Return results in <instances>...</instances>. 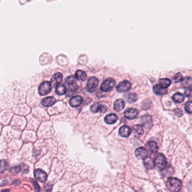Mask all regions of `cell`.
Instances as JSON below:
<instances>
[{"mask_svg":"<svg viewBox=\"0 0 192 192\" xmlns=\"http://www.w3.org/2000/svg\"><path fill=\"white\" fill-rule=\"evenodd\" d=\"M66 91V87L63 84H60L59 85H58L56 87V94L58 95H62L65 94Z\"/></svg>","mask_w":192,"mask_h":192,"instance_id":"cell-25","label":"cell"},{"mask_svg":"<svg viewBox=\"0 0 192 192\" xmlns=\"http://www.w3.org/2000/svg\"><path fill=\"white\" fill-rule=\"evenodd\" d=\"M35 179L41 182H44L47 179V175L45 171L41 169H37L34 172Z\"/></svg>","mask_w":192,"mask_h":192,"instance_id":"cell-8","label":"cell"},{"mask_svg":"<svg viewBox=\"0 0 192 192\" xmlns=\"http://www.w3.org/2000/svg\"><path fill=\"white\" fill-rule=\"evenodd\" d=\"M135 153L137 158L140 160H144L145 158H147L148 156V152L147 149L143 147L137 148L136 149Z\"/></svg>","mask_w":192,"mask_h":192,"instance_id":"cell-12","label":"cell"},{"mask_svg":"<svg viewBox=\"0 0 192 192\" xmlns=\"http://www.w3.org/2000/svg\"><path fill=\"white\" fill-rule=\"evenodd\" d=\"M32 182L33 183V185H34V187H35V191H37V192L40 191V188L39 187V185H38V184H37V182H35L34 180H32Z\"/></svg>","mask_w":192,"mask_h":192,"instance_id":"cell-35","label":"cell"},{"mask_svg":"<svg viewBox=\"0 0 192 192\" xmlns=\"http://www.w3.org/2000/svg\"><path fill=\"white\" fill-rule=\"evenodd\" d=\"M168 190L171 192H178L182 187L181 181L176 178H170L166 183Z\"/></svg>","mask_w":192,"mask_h":192,"instance_id":"cell-1","label":"cell"},{"mask_svg":"<svg viewBox=\"0 0 192 192\" xmlns=\"http://www.w3.org/2000/svg\"><path fill=\"white\" fill-rule=\"evenodd\" d=\"M99 80L96 77H92L89 79L86 85V90L90 93H92L96 90L97 87L98 86Z\"/></svg>","mask_w":192,"mask_h":192,"instance_id":"cell-3","label":"cell"},{"mask_svg":"<svg viewBox=\"0 0 192 192\" xmlns=\"http://www.w3.org/2000/svg\"><path fill=\"white\" fill-rule=\"evenodd\" d=\"M132 131L134 136L137 137H141L144 132L143 128L142 125H136L134 126L132 128Z\"/></svg>","mask_w":192,"mask_h":192,"instance_id":"cell-19","label":"cell"},{"mask_svg":"<svg viewBox=\"0 0 192 192\" xmlns=\"http://www.w3.org/2000/svg\"><path fill=\"white\" fill-rule=\"evenodd\" d=\"M172 81L175 83H179L182 81V75L180 73H177L175 74L172 77Z\"/></svg>","mask_w":192,"mask_h":192,"instance_id":"cell-29","label":"cell"},{"mask_svg":"<svg viewBox=\"0 0 192 192\" xmlns=\"http://www.w3.org/2000/svg\"><path fill=\"white\" fill-rule=\"evenodd\" d=\"M181 85L183 88L188 89L192 86V78L190 77H185L184 80L182 81Z\"/></svg>","mask_w":192,"mask_h":192,"instance_id":"cell-23","label":"cell"},{"mask_svg":"<svg viewBox=\"0 0 192 192\" xmlns=\"http://www.w3.org/2000/svg\"><path fill=\"white\" fill-rule=\"evenodd\" d=\"M154 166L156 169L160 171H163L167 165L166 158L165 157V156L161 153H159L157 154L156 157L154 158Z\"/></svg>","mask_w":192,"mask_h":192,"instance_id":"cell-2","label":"cell"},{"mask_svg":"<svg viewBox=\"0 0 192 192\" xmlns=\"http://www.w3.org/2000/svg\"><path fill=\"white\" fill-rule=\"evenodd\" d=\"M147 147L152 153H156L158 149L157 143L154 141L148 142L147 143Z\"/></svg>","mask_w":192,"mask_h":192,"instance_id":"cell-22","label":"cell"},{"mask_svg":"<svg viewBox=\"0 0 192 192\" xmlns=\"http://www.w3.org/2000/svg\"><path fill=\"white\" fill-rule=\"evenodd\" d=\"M131 133V128L127 126H123L119 130V134L123 137H129Z\"/></svg>","mask_w":192,"mask_h":192,"instance_id":"cell-15","label":"cell"},{"mask_svg":"<svg viewBox=\"0 0 192 192\" xmlns=\"http://www.w3.org/2000/svg\"><path fill=\"white\" fill-rule=\"evenodd\" d=\"M140 122L146 129H150L153 125L152 118L149 116H144L141 117Z\"/></svg>","mask_w":192,"mask_h":192,"instance_id":"cell-9","label":"cell"},{"mask_svg":"<svg viewBox=\"0 0 192 192\" xmlns=\"http://www.w3.org/2000/svg\"><path fill=\"white\" fill-rule=\"evenodd\" d=\"M75 77L78 81H85L87 78V75L85 71L78 70L75 73Z\"/></svg>","mask_w":192,"mask_h":192,"instance_id":"cell-21","label":"cell"},{"mask_svg":"<svg viewBox=\"0 0 192 192\" xmlns=\"http://www.w3.org/2000/svg\"><path fill=\"white\" fill-rule=\"evenodd\" d=\"M131 87V83L128 81H123L120 82L117 86V90L118 92H126L128 91Z\"/></svg>","mask_w":192,"mask_h":192,"instance_id":"cell-7","label":"cell"},{"mask_svg":"<svg viewBox=\"0 0 192 192\" xmlns=\"http://www.w3.org/2000/svg\"><path fill=\"white\" fill-rule=\"evenodd\" d=\"M51 89V83L48 81H45L41 84L38 89V92L41 95L44 96L50 92Z\"/></svg>","mask_w":192,"mask_h":192,"instance_id":"cell-5","label":"cell"},{"mask_svg":"<svg viewBox=\"0 0 192 192\" xmlns=\"http://www.w3.org/2000/svg\"><path fill=\"white\" fill-rule=\"evenodd\" d=\"M138 115V112L135 108H128L124 112L125 117L129 120H133L137 118Z\"/></svg>","mask_w":192,"mask_h":192,"instance_id":"cell-11","label":"cell"},{"mask_svg":"<svg viewBox=\"0 0 192 192\" xmlns=\"http://www.w3.org/2000/svg\"><path fill=\"white\" fill-rule=\"evenodd\" d=\"M63 79V75L61 73H57L52 76L51 80V85L53 87H56L60 85Z\"/></svg>","mask_w":192,"mask_h":192,"instance_id":"cell-10","label":"cell"},{"mask_svg":"<svg viewBox=\"0 0 192 192\" xmlns=\"http://www.w3.org/2000/svg\"><path fill=\"white\" fill-rule=\"evenodd\" d=\"M175 114L177 116V117H181L182 116V110L180 108H177L175 111Z\"/></svg>","mask_w":192,"mask_h":192,"instance_id":"cell-33","label":"cell"},{"mask_svg":"<svg viewBox=\"0 0 192 192\" xmlns=\"http://www.w3.org/2000/svg\"><path fill=\"white\" fill-rule=\"evenodd\" d=\"M19 170L22 174H27L29 172V166L25 164H21L19 166Z\"/></svg>","mask_w":192,"mask_h":192,"instance_id":"cell-30","label":"cell"},{"mask_svg":"<svg viewBox=\"0 0 192 192\" xmlns=\"http://www.w3.org/2000/svg\"><path fill=\"white\" fill-rule=\"evenodd\" d=\"M185 109L188 113H192V101H189L185 104Z\"/></svg>","mask_w":192,"mask_h":192,"instance_id":"cell-31","label":"cell"},{"mask_svg":"<svg viewBox=\"0 0 192 192\" xmlns=\"http://www.w3.org/2000/svg\"><path fill=\"white\" fill-rule=\"evenodd\" d=\"M115 84H116V82L114 81V80H113L111 78H109L106 79L103 82L100 88L102 91L108 92L112 90Z\"/></svg>","mask_w":192,"mask_h":192,"instance_id":"cell-4","label":"cell"},{"mask_svg":"<svg viewBox=\"0 0 192 192\" xmlns=\"http://www.w3.org/2000/svg\"><path fill=\"white\" fill-rule=\"evenodd\" d=\"M185 95L188 97H192V89H187L185 91Z\"/></svg>","mask_w":192,"mask_h":192,"instance_id":"cell-34","label":"cell"},{"mask_svg":"<svg viewBox=\"0 0 192 192\" xmlns=\"http://www.w3.org/2000/svg\"><path fill=\"white\" fill-rule=\"evenodd\" d=\"M118 120V117L115 114H109L104 118V121L107 124L112 125L115 123Z\"/></svg>","mask_w":192,"mask_h":192,"instance_id":"cell-18","label":"cell"},{"mask_svg":"<svg viewBox=\"0 0 192 192\" xmlns=\"http://www.w3.org/2000/svg\"><path fill=\"white\" fill-rule=\"evenodd\" d=\"M67 85H68V91H67V93H68L67 96H71L72 95L74 94L78 89V86L76 83V81L74 82L70 83L68 84Z\"/></svg>","mask_w":192,"mask_h":192,"instance_id":"cell-16","label":"cell"},{"mask_svg":"<svg viewBox=\"0 0 192 192\" xmlns=\"http://www.w3.org/2000/svg\"><path fill=\"white\" fill-rule=\"evenodd\" d=\"M160 85L164 88H167L171 84V81L167 78H162L159 81Z\"/></svg>","mask_w":192,"mask_h":192,"instance_id":"cell-28","label":"cell"},{"mask_svg":"<svg viewBox=\"0 0 192 192\" xmlns=\"http://www.w3.org/2000/svg\"><path fill=\"white\" fill-rule=\"evenodd\" d=\"M6 167H7V165L6 163L5 162V161L2 160L1 161V173H3L6 170Z\"/></svg>","mask_w":192,"mask_h":192,"instance_id":"cell-32","label":"cell"},{"mask_svg":"<svg viewBox=\"0 0 192 192\" xmlns=\"http://www.w3.org/2000/svg\"><path fill=\"white\" fill-rule=\"evenodd\" d=\"M56 102V100L54 97L50 96V97H47L43 99L41 101V104L43 106L49 107L53 106Z\"/></svg>","mask_w":192,"mask_h":192,"instance_id":"cell-14","label":"cell"},{"mask_svg":"<svg viewBox=\"0 0 192 192\" xmlns=\"http://www.w3.org/2000/svg\"><path fill=\"white\" fill-rule=\"evenodd\" d=\"M90 109L93 113H104L107 110V107L105 105H103L98 102H96L91 106Z\"/></svg>","mask_w":192,"mask_h":192,"instance_id":"cell-6","label":"cell"},{"mask_svg":"<svg viewBox=\"0 0 192 192\" xmlns=\"http://www.w3.org/2000/svg\"><path fill=\"white\" fill-rule=\"evenodd\" d=\"M128 103H134L137 100V96L136 94L134 93H130L127 95L126 97H125Z\"/></svg>","mask_w":192,"mask_h":192,"instance_id":"cell-27","label":"cell"},{"mask_svg":"<svg viewBox=\"0 0 192 192\" xmlns=\"http://www.w3.org/2000/svg\"><path fill=\"white\" fill-rule=\"evenodd\" d=\"M153 91L156 94L159 95L166 94L167 92V89H166V88L162 87L160 84L156 85L153 87Z\"/></svg>","mask_w":192,"mask_h":192,"instance_id":"cell-20","label":"cell"},{"mask_svg":"<svg viewBox=\"0 0 192 192\" xmlns=\"http://www.w3.org/2000/svg\"><path fill=\"white\" fill-rule=\"evenodd\" d=\"M172 99L177 103H181L184 100L185 97L181 93H176L172 96Z\"/></svg>","mask_w":192,"mask_h":192,"instance_id":"cell-26","label":"cell"},{"mask_svg":"<svg viewBox=\"0 0 192 192\" xmlns=\"http://www.w3.org/2000/svg\"><path fill=\"white\" fill-rule=\"evenodd\" d=\"M125 106V102L122 99L116 100L114 103V109L117 112L122 111Z\"/></svg>","mask_w":192,"mask_h":192,"instance_id":"cell-17","label":"cell"},{"mask_svg":"<svg viewBox=\"0 0 192 192\" xmlns=\"http://www.w3.org/2000/svg\"><path fill=\"white\" fill-rule=\"evenodd\" d=\"M82 101V97L80 95H77L71 98L69 100V104L72 107H77L81 105Z\"/></svg>","mask_w":192,"mask_h":192,"instance_id":"cell-13","label":"cell"},{"mask_svg":"<svg viewBox=\"0 0 192 192\" xmlns=\"http://www.w3.org/2000/svg\"><path fill=\"white\" fill-rule=\"evenodd\" d=\"M144 165L145 167L148 170H151L153 168L154 166V162L152 161L151 158H147L144 161Z\"/></svg>","mask_w":192,"mask_h":192,"instance_id":"cell-24","label":"cell"}]
</instances>
